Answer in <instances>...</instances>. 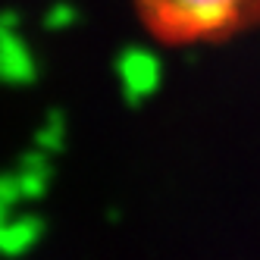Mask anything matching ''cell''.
<instances>
[{"instance_id": "cell-1", "label": "cell", "mask_w": 260, "mask_h": 260, "mask_svg": "<svg viewBox=\"0 0 260 260\" xmlns=\"http://www.w3.org/2000/svg\"><path fill=\"white\" fill-rule=\"evenodd\" d=\"M138 10L166 44H213L260 22V0H138Z\"/></svg>"}]
</instances>
